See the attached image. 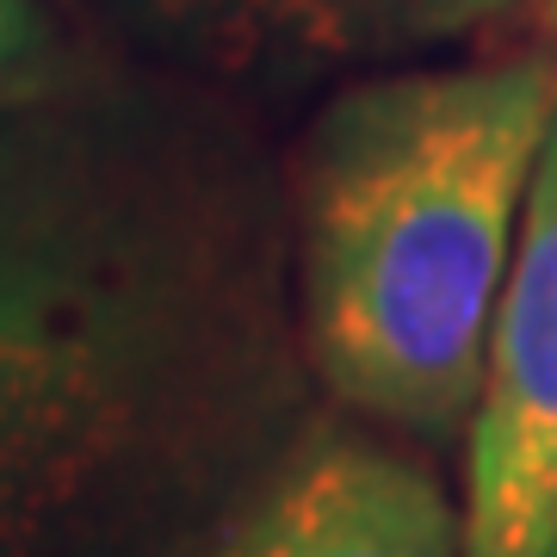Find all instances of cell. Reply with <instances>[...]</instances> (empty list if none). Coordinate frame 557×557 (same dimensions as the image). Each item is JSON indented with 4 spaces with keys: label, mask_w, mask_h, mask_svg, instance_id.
<instances>
[{
    "label": "cell",
    "mask_w": 557,
    "mask_h": 557,
    "mask_svg": "<svg viewBox=\"0 0 557 557\" xmlns=\"http://www.w3.org/2000/svg\"><path fill=\"white\" fill-rule=\"evenodd\" d=\"M428 453L322 409L180 557H465V502Z\"/></svg>",
    "instance_id": "277c9868"
},
{
    "label": "cell",
    "mask_w": 557,
    "mask_h": 557,
    "mask_svg": "<svg viewBox=\"0 0 557 557\" xmlns=\"http://www.w3.org/2000/svg\"><path fill=\"white\" fill-rule=\"evenodd\" d=\"M465 557L557 552V119L545 131L490 366L465 428Z\"/></svg>",
    "instance_id": "3957f363"
},
{
    "label": "cell",
    "mask_w": 557,
    "mask_h": 557,
    "mask_svg": "<svg viewBox=\"0 0 557 557\" xmlns=\"http://www.w3.org/2000/svg\"><path fill=\"white\" fill-rule=\"evenodd\" d=\"M50 69H62L50 7L44 0H0V100L32 87Z\"/></svg>",
    "instance_id": "8992f818"
},
{
    "label": "cell",
    "mask_w": 557,
    "mask_h": 557,
    "mask_svg": "<svg viewBox=\"0 0 557 557\" xmlns=\"http://www.w3.org/2000/svg\"><path fill=\"white\" fill-rule=\"evenodd\" d=\"M557 62L366 69L285 149L292 273L322 403L465 446Z\"/></svg>",
    "instance_id": "7a4b0ae2"
},
{
    "label": "cell",
    "mask_w": 557,
    "mask_h": 557,
    "mask_svg": "<svg viewBox=\"0 0 557 557\" xmlns=\"http://www.w3.org/2000/svg\"><path fill=\"white\" fill-rule=\"evenodd\" d=\"M156 69L211 87H310L397 69L502 20L515 0H100Z\"/></svg>",
    "instance_id": "5b68a950"
},
{
    "label": "cell",
    "mask_w": 557,
    "mask_h": 557,
    "mask_svg": "<svg viewBox=\"0 0 557 557\" xmlns=\"http://www.w3.org/2000/svg\"><path fill=\"white\" fill-rule=\"evenodd\" d=\"M322 409L285 156L230 87L0 100V557H180Z\"/></svg>",
    "instance_id": "6da1fadb"
},
{
    "label": "cell",
    "mask_w": 557,
    "mask_h": 557,
    "mask_svg": "<svg viewBox=\"0 0 557 557\" xmlns=\"http://www.w3.org/2000/svg\"><path fill=\"white\" fill-rule=\"evenodd\" d=\"M552 557H557V552H552Z\"/></svg>",
    "instance_id": "52a82bcc"
}]
</instances>
